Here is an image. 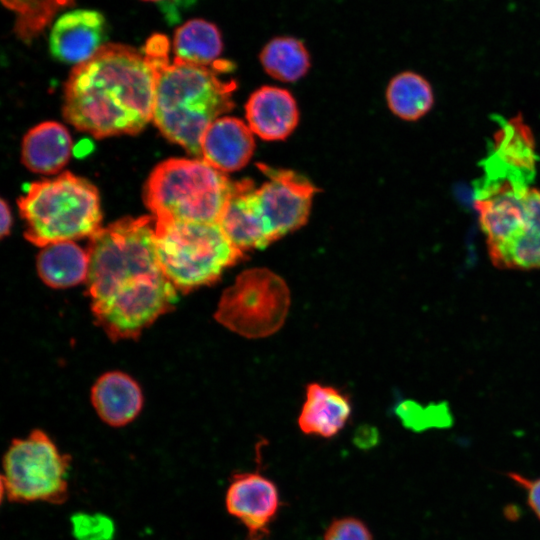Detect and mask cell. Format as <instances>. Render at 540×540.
Masks as SVG:
<instances>
[{
    "label": "cell",
    "mask_w": 540,
    "mask_h": 540,
    "mask_svg": "<svg viewBox=\"0 0 540 540\" xmlns=\"http://www.w3.org/2000/svg\"><path fill=\"white\" fill-rule=\"evenodd\" d=\"M153 222L154 216L125 217L90 237L91 309L112 340L137 338L178 299L157 256Z\"/></svg>",
    "instance_id": "cell-1"
},
{
    "label": "cell",
    "mask_w": 540,
    "mask_h": 540,
    "mask_svg": "<svg viewBox=\"0 0 540 540\" xmlns=\"http://www.w3.org/2000/svg\"><path fill=\"white\" fill-rule=\"evenodd\" d=\"M161 60L124 44H105L75 65L64 88L63 116L101 139L134 135L153 118Z\"/></svg>",
    "instance_id": "cell-2"
},
{
    "label": "cell",
    "mask_w": 540,
    "mask_h": 540,
    "mask_svg": "<svg viewBox=\"0 0 540 540\" xmlns=\"http://www.w3.org/2000/svg\"><path fill=\"white\" fill-rule=\"evenodd\" d=\"M231 70L232 63L221 60L203 66L174 58L164 64L158 71L152 118L163 136L201 156L206 129L233 107L236 83L219 76Z\"/></svg>",
    "instance_id": "cell-3"
},
{
    "label": "cell",
    "mask_w": 540,
    "mask_h": 540,
    "mask_svg": "<svg viewBox=\"0 0 540 540\" xmlns=\"http://www.w3.org/2000/svg\"><path fill=\"white\" fill-rule=\"evenodd\" d=\"M18 206L25 223L24 237L36 246L91 237L101 228L97 188L68 171L31 183Z\"/></svg>",
    "instance_id": "cell-4"
},
{
    "label": "cell",
    "mask_w": 540,
    "mask_h": 540,
    "mask_svg": "<svg viewBox=\"0 0 540 540\" xmlns=\"http://www.w3.org/2000/svg\"><path fill=\"white\" fill-rule=\"evenodd\" d=\"M233 182L203 159L170 158L144 186V203L155 219L218 223Z\"/></svg>",
    "instance_id": "cell-5"
},
{
    "label": "cell",
    "mask_w": 540,
    "mask_h": 540,
    "mask_svg": "<svg viewBox=\"0 0 540 540\" xmlns=\"http://www.w3.org/2000/svg\"><path fill=\"white\" fill-rule=\"evenodd\" d=\"M154 225L160 265L180 292L215 283L244 258L219 223L155 219Z\"/></svg>",
    "instance_id": "cell-6"
},
{
    "label": "cell",
    "mask_w": 540,
    "mask_h": 540,
    "mask_svg": "<svg viewBox=\"0 0 540 540\" xmlns=\"http://www.w3.org/2000/svg\"><path fill=\"white\" fill-rule=\"evenodd\" d=\"M71 458L42 430L14 439L3 457L2 495L10 502L64 503Z\"/></svg>",
    "instance_id": "cell-7"
},
{
    "label": "cell",
    "mask_w": 540,
    "mask_h": 540,
    "mask_svg": "<svg viewBox=\"0 0 540 540\" xmlns=\"http://www.w3.org/2000/svg\"><path fill=\"white\" fill-rule=\"evenodd\" d=\"M289 306L286 282L267 268H252L239 274L223 292L214 316L243 337L264 338L282 327Z\"/></svg>",
    "instance_id": "cell-8"
},
{
    "label": "cell",
    "mask_w": 540,
    "mask_h": 540,
    "mask_svg": "<svg viewBox=\"0 0 540 540\" xmlns=\"http://www.w3.org/2000/svg\"><path fill=\"white\" fill-rule=\"evenodd\" d=\"M269 179L255 193L272 241L302 227L308 220L317 188L304 176L258 164Z\"/></svg>",
    "instance_id": "cell-9"
},
{
    "label": "cell",
    "mask_w": 540,
    "mask_h": 540,
    "mask_svg": "<svg viewBox=\"0 0 540 540\" xmlns=\"http://www.w3.org/2000/svg\"><path fill=\"white\" fill-rule=\"evenodd\" d=\"M225 506L246 527L249 540L264 539L280 508L279 491L258 471L239 472L230 479Z\"/></svg>",
    "instance_id": "cell-10"
},
{
    "label": "cell",
    "mask_w": 540,
    "mask_h": 540,
    "mask_svg": "<svg viewBox=\"0 0 540 540\" xmlns=\"http://www.w3.org/2000/svg\"><path fill=\"white\" fill-rule=\"evenodd\" d=\"M106 38L107 23L102 13L75 9L55 20L49 36V49L57 61L78 65L105 45Z\"/></svg>",
    "instance_id": "cell-11"
},
{
    "label": "cell",
    "mask_w": 540,
    "mask_h": 540,
    "mask_svg": "<svg viewBox=\"0 0 540 540\" xmlns=\"http://www.w3.org/2000/svg\"><path fill=\"white\" fill-rule=\"evenodd\" d=\"M256 188L250 179L233 182L219 225L231 243L243 253L272 243L260 212Z\"/></svg>",
    "instance_id": "cell-12"
},
{
    "label": "cell",
    "mask_w": 540,
    "mask_h": 540,
    "mask_svg": "<svg viewBox=\"0 0 540 540\" xmlns=\"http://www.w3.org/2000/svg\"><path fill=\"white\" fill-rule=\"evenodd\" d=\"M252 133L249 126L238 118L219 117L202 137V159L223 173L243 168L255 148Z\"/></svg>",
    "instance_id": "cell-13"
},
{
    "label": "cell",
    "mask_w": 540,
    "mask_h": 540,
    "mask_svg": "<svg viewBox=\"0 0 540 540\" xmlns=\"http://www.w3.org/2000/svg\"><path fill=\"white\" fill-rule=\"evenodd\" d=\"M245 114L251 131L267 141L287 138L299 120L297 104L291 93L273 86L256 90L245 105Z\"/></svg>",
    "instance_id": "cell-14"
},
{
    "label": "cell",
    "mask_w": 540,
    "mask_h": 540,
    "mask_svg": "<svg viewBox=\"0 0 540 540\" xmlns=\"http://www.w3.org/2000/svg\"><path fill=\"white\" fill-rule=\"evenodd\" d=\"M351 412L347 395L335 387L313 382L306 386L298 426L304 434L331 438L344 428Z\"/></svg>",
    "instance_id": "cell-15"
},
{
    "label": "cell",
    "mask_w": 540,
    "mask_h": 540,
    "mask_svg": "<svg viewBox=\"0 0 540 540\" xmlns=\"http://www.w3.org/2000/svg\"><path fill=\"white\" fill-rule=\"evenodd\" d=\"M91 400L100 418L114 427L131 422L143 404L139 385L119 371L108 372L98 378L92 387Z\"/></svg>",
    "instance_id": "cell-16"
},
{
    "label": "cell",
    "mask_w": 540,
    "mask_h": 540,
    "mask_svg": "<svg viewBox=\"0 0 540 540\" xmlns=\"http://www.w3.org/2000/svg\"><path fill=\"white\" fill-rule=\"evenodd\" d=\"M72 151V138L65 126L58 122H42L24 136L21 160L34 173L54 174L68 162Z\"/></svg>",
    "instance_id": "cell-17"
},
{
    "label": "cell",
    "mask_w": 540,
    "mask_h": 540,
    "mask_svg": "<svg viewBox=\"0 0 540 540\" xmlns=\"http://www.w3.org/2000/svg\"><path fill=\"white\" fill-rule=\"evenodd\" d=\"M36 264L45 284L53 288H67L86 281L89 256L74 241H61L43 247Z\"/></svg>",
    "instance_id": "cell-18"
},
{
    "label": "cell",
    "mask_w": 540,
    "mask_h": 540,
    "mask_svg": "<svg viewBox=\"0 0 540 540\" xmlns=\"http://www.w3.org/2000/svg\"><path fill=\"white\" fill-rule=\"evenodd\" d=\"M173 50L178 60L210 66L222 53V34L212 22L191 19L175 30Z\"/></svg>",
    "instance_id": "cell-19"
},
{
    "label": "cell",
    "mask_w": 540,
    "mask_h": 540,
    "mask_svg": "<svg viewBox=\"0 0 540 540\" xmlns=\"http://www.w3.org/2000/svg\"><path fill=\"white\" fill-rule=\"evenodd\" d=\"M386 98L390 110L407 121L420 119L434 104L430 83L422 75L412 71L401 72L391 79Z\"/></svg>",
    "instance_id": "cell-20"
},
{
    "label": "cell",
    "mask_w": 540,
    "mask_h": 540,
    "mask_svg": "<svg viewBox=\"0 0 540 540\" xmlns=\"http://www.w3.org/2000/svg\"><path fill=\"white\" fill-rule=\"evenodd\" d=\"M260 62L273 78L283 82H295L310 68V55L304 43L294 37L272 38L262 48Z\"/></svg>",
    "instance_id": "cell-21"
},
{
    "label": "cell",
    "mask_w": 540,
    "mask_h": 540,
    "mask_svg": "<svg viewBox=\"0 0 540 540\" xmlns=\"http://www.w3.org/2000/svg\"><path fill=\"white\" fill-rule=\"evenodd\" d=\"M2 4L15 13L14 32L24 42L37 37L64 8L75 0H1Z\"/></svg>",
    "instance_id": "cell-22"
},
{
    "label": "cell",
    "mask_w": 540,
    "mask_h": 540,
    "mask_svg": "<svg viewBox=\"0 0 540 540\" xmlns=\"http://www.w3.org/2000/svg\"><path fill=\"white\" fill-rule=\"evenodd\" d=\"M72 535L76 540H113L116 532L111 517L103 513L77 512L71 518Z\"/></svg>",
    "instance_id": "cell-23"
},
{
    "label": "cell",
    "mask_w": 540,
    "mask_h": 540,
    "mask_svg": "<svg viewBox=\"0 0 540 540\" xmlns=\"http://www.w3.org/2000/svg\"><path fill=\"white\" fill-rule=\"evenodd\" d=\"M324 540H373L367 525L356 517L334 519L327 527Z\"/></svg>",
    "instance_id": "cell-24"
},
{
    "label": "cell",
    "mask_w": 540,
    "mask_h": 540,
    "mask_svg": "<svg viewBox=\"0 0 540 540\" xmlns=\"http://www.w3.org/2000/svg\"><path fill=\"white\" fill-rule=\"evenodd\" d=\"M509 477L526 491L528 504L540 519V478L530 480L516 473H510Z\"/></svg>",
    "instance_id": "cell-25"
},
{
    "label": "cell",
    "mask_w": 540,
    "mask_h": 540,
    "mask_svg": "<svg viewBox=\"0 0 540 540\" xmlns=\"http://www.w3.org/2000/svg\"><path fill=\"white\" fill-rule=\"evenodd\" d=\"M12 225V216L9 205L5 200H1V226H0V235L5 237L10 233Z\"/></svg>",
    "instance_id": "cell-26"
},
{
    "label": "cell",
    "mask_w": 540,
    "mask_h": 540,
    "mask_svg": "<svg viewBox=\"0 0 540 540\" xmlns=\"http://www.w3.org/2000/svg\"><path fill=\"white\" fill-rule=\"evenodd\" d=\"M143 1H147V2H158V1H164V0H143Z\"/></svg>",
    "instance_id": "cell-27"
},
{
    "label": "cell",
    "mask_w": 540,
    "mask_h": 540,
    "mask_svg": "<svg viewBox=\"0 0 540 540\" xmlns=\"http://www.w3.org/2000/svg\"><path fill=\"white\" fill-rule=\"evenodd\" d=\"M260 540H264V539H260Z\"/></svg>",
    "instance_id": "cell-28"
}]
</instances>
